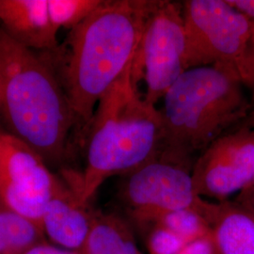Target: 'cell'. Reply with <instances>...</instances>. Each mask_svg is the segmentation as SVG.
I'll return each mask as SVG.
<instances>
[{
    "instance_id": "cell-6",
    "label": "cell",
    "mask_w": 254,
    "mask_h": 254,
    "mask_svg": "<svg viewBox=\"0 0 254 254\" xmlns=\"http://www.w3.org/2000/svg\"><path fill=\"white\" fill-rule=\"evenodd\" d=\"M187 70V38L182 2L158 0L148 19L135 60L132 75L146 81L145 100L155 106Z\"/></svg>"
},
{
    "instance_id": "cell-15",
    "label": "cell",
    "mask_w": 254,
    "mask_h": 254,
    "mask_svg": "<svg viewBox=\"0 0 254 254\" xmlns=\"http://www.w3.org/2000/svg\"><path fill=\"white\" fill-rule=\"evenodd\" d=\"M152 225L166 228L180 237L187 245L210 236L207 220L199 212L191 209H177L159 213L154 216L145 229Z\"/></svg>"
},
{
    "instance_id": "cell-21",
    "label": "cell",
    "mask_w": 254,
    "mask_h": 254,
    "mask_svg": "<svg viewBox=\"0 0 254 254\" xmlns=\"http://www.w3.org/2000/svg\"><path fill=\"white\" fill-rule=\"evenodd\" d=\"M236 200L254 212V184L239 192Z\"/></svg>"
},
{
    "instance_id": "cell-20",
    "label": "cell",
    "mask_w": 254,
    "mask_h": 254,
    "mask_svg": "<svg viewBox=\"0 0 254 254\" xmlns=\"http://www.w3.org/2000/svg\"><path fill=\"white\" fill-rule=\"evenodd\" d=\"M79 254L76 251H70L54 244H49L46 241L38 244L30 249L27 254Z\"/></svg>"
},
{
    "instance_id": "cell-17",
    "label": "cell",
    "mask_w": 254,
    "mask_h": 254,
    "mask_svg": "<svg viewBox=\"0 0 254 254\" xmlns=\"http://www.w3.org/2000/svg\"><path fill=\"white\" fill-rule=\"evenodd\" d=\"M147 233V249L150 254H178L187 246L180 237L159 225H152Z\"/></svg>"
},
{
    "instance_id": "cell-23",
    "label": "cell",
    "mask_w": 254,
    "mask_h": 254,
    "mask_svg": "<svg viewBox=\"0 0 254 254\" xmlns=\"http://www.w3.org/2000/svg\"><path fill=\"white\" fill-rule=\"evenodd\" d=\"M250 127H254V109L253 111H251L250 115H249V121H248V124Z\"/></svg>"
},
{
    "instance_id": "cell-19",
    "label": "cell",
    "mask_w": 254,
    "mask_h": 254,
    "mask_svg": "<svg viewBox=\"0 0 254 254\" xmlns=\"http://www.w3.org/2000/svg\"><path fill=\"white\" fill-rule=\"evenodd\" d=\"M227 2L249 21L254 39V0H227Z\"/></svg>"
},
{
    "instance_id": "cell-14",
    "label": "cell",
    "mask_w": 254,
    "mask_h": 254,
    "mask_svg": "<svg viewBox=\"0 0 254 254\" xmlns=\"http://www.w3.org/2000/svg\"><path fill=\"white\" fill-rule=\"evenodd\" d=\"M35 221L0 204V254H25L45 241Z\"/></svg>"
},
{
    "instance_id": "cell-10",
    "label": "cell",
    "mask_w": 254,
    "mask_h": 254,
    "mask_svg": "<svg viewBox=\"0 0 254 254\" xmlns=\"http://www.w3.org/2000/svg\"><path fill=\"white\" fill-rule=\"evenodd\" d=\"M0 23L11 39L38 53L52 52L60 46L47 0H0Z\"/></svg>"
},
{
    "instance_id": "cell-13",
    "label": "cell",
    "mask_w": 254,
    "mask_h": 254,
    "mask_svg": "<svg viewBox=\"0 0 254 254\" xmlns=\"http://www.w3.org/2000/svg\"><path fill=\"white\" fill-rule=\"evenodd\" d=\"M79 254H142L125 218L91 209V225Z\"/></svg>"
},
{
    "instance_id": "cell-7",
    "label": "cell",
    "mask_w": 254,
    "mask_h": 254,
    "mask_svg": "<svg viewBox=\"0 0 254 254\" xmlns=\"http://www.w3.org/2000/svg\"><path fill=\"white\" fill-rule=\"evenodd\" d=\"M190 166L156 157L126 174L121 200L131 218L146 228L154 216L177 209L203 214L207 200L194 190Z\"/></svg>"
},
{
    "instance_id": "cell-8",
    "label": "cell",
    "mask_w": 254,
    "mask_h": 254,
    "mask_svg": "<svg viewBox=\"0 0 254 254\" xmlns=\"http://www.w3.org/2000/svg\"><path fill=\"white\" fill-rule=\"evenodd\" d=\"M35 150L6 131H0V204L35 221L62 186Z\"/></svg>"
},
{
    "instance_id": "cell-9",
    "label": "cell",
    "mask_w": 254,
    "mask_h": 254,
    "mask_svg": "<svg viewBox=\"0 0 254 254\" xmlns=\"http://www.w3.org/2000/svg\"><path fill=\"white\" fill-rule=\"evenodd\" d=\"M191 174L196 193L218 201L253 185L254 128L246 125L214 140L200 153Z\"/></svg>"
},
{
    "instance_id": "cell-1",
    "label": "cell",
    "mask_w": 254,
    "mask_h": 254,
    "mask_svg": "<svg viewBox=\"0 0 254 254\" xmlns=\"http://www.w3.org/2000/svg\"><path fill=\"white\" fill-rule=\"evenodd\" d=\"M158 0H103L63 45L41 53L57 73L83 136L96 106L133 64Z\"/></svg>"
},
{
    "instance_id": "cell-4",
    "label": "cell",
    "mask_w": 254,
    "mask_h": 254,
    "mask_svg": "<svg viewBox=\"0 0 254 254\" xmlns=\"http://www.w3.org/2000/svg\"><path fill=\"white\" fill-rule=\"evenodd\" d=\"M239 73L230 66L187 70L163 97V143L159 157L190 166L191 157L248 114Z\"/></svg>"
},
{
    "instance_id": "cell-5",
    "label": "cell",
    "mask_w": 254,
    "mask_h": 254,
    "mask_svg": "<svg viewBox=\"0 0 254 254\" xmlns=\"http://www.w3.org/2000/svg\"><path fill=\"white\" fill-rule=\"evenodd\" d=\"M189 69L226 65L249 76L253 32L249 21L227 0L182 2Z\"/></svg>"
},
{
    "instance_id": "cell-16",
    "label": "cell",
    "mask_w": 254,
    "mask_h": 254,
    "mask_svg": "<svg viewBox=\"0 0 254 254\" xmlns=\"http://www.w3.org/2000/svg\"><path fill=\"white\" fill-rule=\"evenodd\" d=\"M103 0H47L48 13L55 29H73L101 5Z\"/></svg>"
},
{
    "instance_id": "cell-2",
    "label": "cell",
    "mask_w": 254,
    "mask_h": 254,
    "mask_svg": "<svg viewBox=\"0 0 254 254\" xmlns=\"http://www.w3.org/2000/svg\"><path fill=\"white\" fill-rule=\"evenodd\" d=\"M132 65L103 95L84 133L86 164L71 187L86 205L109 177L135 171L162 149L160 110L139 94Z\"/></svg>"
},
{
    "instance_id": "cell-24",
    "label": "cell",
    "mask_w": 254,
    "mask_h": 254,
    "mask_svg": "<svg viewBox=\"0 0 254 254\" xmlns=\"http://www.w3.org/2000/svg\"><path fill=\"white\" fill-rule=\"evenodd\" d=\"M251 186H252V185H251Z\"/></svg>"
},
{
    "instance_id": "cell-12",
    "label": "cell",
    "mask_w": 254,
    "mask_h": 254,
    "mask_svg": "<svg viewBox=\"0 0 254 254\" xmlns=\"http://www.w3.org/2000/svg\"><path fill=\"white\" fill-rule=\"evenodd\" d=\"M202 216L218 254H254V212L236 200H207Z\"/></svg>"
},
{
    "instance_id": "cell-3",
    "label": "cell",
    "mask_w": 254,
    "mask_h": 254,
    "mask_svg": "<svg viewBox=\"0 0 254 254\" xmlns=\"http://www.w3.org/2000/svg\"><path fill=\"white\" fill-rule=\"evenodd\" d=\"M0 116L9 134L46 161L63 159L76 120L46 58L15 42L0 27Z\"/></svg>"
},
{
    "instance_id": "cell-18",
    "label": "cell",
    "mask_w": 254,
    "mask_h": 254,
    "mask_svg": "<svg viewBox=\"0 0 254 254\" xmlns=\"http://www.w3.org/2000/svg\"><path fill=\"white\" fill-rule=\"evenodd\" d=\"M178 254H218L210 236L203 237L186 246Z\"/></svg>"
},
{
    "instance_id": "cell-22",
    "label": "cell",
    "mask_w": 254,
    "mask_h": 254,
    "mask_svg": "<svg viewBox=\"0 0 254 254\" xmlns=\"http://www.w3.org/2000/svg\"><path fill=\"white\" fill-rule=\"evenodd\" d=\"M246 87L252 91L253 101H254V39L252 41V51L250 58V66H249V76Z\"/></svg>"
},
{
    "instance_id": "cell-11",
    "label": "cell",
    "mask_w": 254,
    "mask_h": 254,
    "mask_svg": "<svg viewBox=\"0 0 254 254\" xmlns=\"http://www.w3.org/2000/svg\"><path fill=\"white\" fill-rule=\"evenodd\" d=\"M91 219L90 205L82 203L73 188L63 182L46 206L41 227L52 244L78 252L89 232Z\"/></svg>"
}]
</instances>
